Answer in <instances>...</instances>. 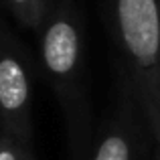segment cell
<instances>
[{
    "instance_id": "52a82bcc",
    "label": "cell",
    "mask_w": 160,
    "mask_h": 160,
    "mask_svg": "<svg viewBox=\"0 0 160 160\" xmlns=\"http://www.w3.org/2000/svg\"><path fill=\"white\" fill-rule=\"evenodd\" d=\"M2 134H6V132H4V128H2V120H0V138H2Z\"/></svg>"
},
{
    "instance_id": "277c9868",
    "label": "cell",
    "mask_w": 160,
    "mask_h": 160,
    "mask_svg": "<svg viewBox=\"0 0 160 160\" xmlns=\"http://www.w3.org/2000/svg\"><path fill=\"white\" fill-rule=\"evenodd\" d=\"M91 160H134V144L128 132L112 130L102 138Z\"/></svg>"
},
{
    "instance_id": "ba28073f",
    "label": "cell",
    "mask_w": 160,
    "mask_h": 160,
    "mask_svg": "<svg viewBox=\"0 0 160 160\" xmlns=\"http://www.w3.org/2000/svg\"><path fill=\"white\" fill-rule=\"evenodd\" d=\"M158 160H160V156H158Z\"/></svg>"
},
{
    "instance_id": "7a4b0ae2",
    "label": "cell",
    "mask_w": 160,
    "mask_h": 160,
    "mask_svg": "<svg viewBox=\"0 0 160 160\" xmlns=\"http://www.w3.org/2000/svg\"><path fill=\"white\" fill-rule=\"evenodd\" d=\"M41 32V59L61 99L71 102L81 71V28L71 2L61 0L47 14Z\"/></svg>"
},
{
    "instance_id": "8992f818",
    "label": "cell",
    "mask_w": 160,
    "mask_h": 160,
    "mask_svg": "<svg viewBox=\"0 0 160 160\" xmlns=\"http://www.w3.org/2000/svg\"><path fill=\"white\" fill-rule=\"evenodd\" d=\"M0 160H32L28 144L16 140L10 134H2L0 138Z\"/></svg>"
},
{
    "instance_id": "5b68a950",
    "label": "cell",
    "mask_w": 160,
    "mask_h": 160,
    "mask_svg": "<svg viewBox=\"0 0 160 160\" xmlns=\"http://www.w3.org/2000/svg\"><path fill=\"white\" fill-rule=\"evenodd\" d=\"M6 4L28 28H41L49 14V0H6Z\"/></svg>"
},
{
    "instance_id": "3957f363",
    "label": "cell",
    "mask_w": 160,
    "mask_h": 160,
    "mask_svg": "<svg viewBox=\"0 0 160 160\" xmlns=\"http://www.w3.org/2000/svg\"><path fill=\"white\" fill-rule=\"evenodd\" d=\"M0 120L6 134L31 146V75L20 47L0 35Z\"/></svg>"
},
{
    "instance_id": "6da1fadb",
    "label": "cell",
    "mask_w": 160,
    "mask_h": 160,
    "mask_svg": "<svg viewBox=\"0 0 160 160\" xmlns=\"http://www.w3.org/2000/svg\"><path fill=\"white\" fill-rule=\"evenodd\" d=\"M113 20L134 98L160 144V0H113Z\"/></svg>"
}]
</instances>
